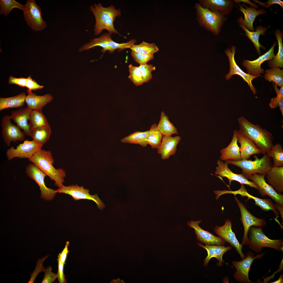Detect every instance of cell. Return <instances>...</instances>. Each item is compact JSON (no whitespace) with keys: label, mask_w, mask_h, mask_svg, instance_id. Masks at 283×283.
Masks as SVG:
<instances>
[{"label":"cell","mask_w":283,"mask_h":283,"mask_svg":"<svg viewBox=\"0 0 283 283\" xmlns=\"http://www.w3.org/2000/svg\"><path fill=\"white\" fill-rule=\"evenodd\" d=\"M238 133L251 140L261 150L264 155L268 154L273 145L272 134L259 125L254 124L242 116L238 119Z\"/></svg>","instance_id":"6da1fadb"},{"label":"cell","mask_w":283,"mask_h":283,"mask_svg":"<svg viewBox=\"0 0 283 283\" xmlns=\"http://www.w3.org/2000/svg\"><path fill=\"white\" fill-rule=\"evenodd\" d=\"M90 9L94 14L95 20L94 30L95 35L100 34L104 29L108 31L111 34H119L114 27L113 23L116 17L121 15L120 9H116L113 5L105 7L101 3H98L91 5Z\"/></svg>","instance_id":"7a4b0ae2"},{"label":"cell","mask_w":283,"mask_h":283,"mask_svg":"<svg viewBox=\"0 0 283 283\" xmlns=\"http://www.w3.org/2000/svg\"><path fill=\"white\" fill-rule=\"evenodd\" d=\"M29 159L51 180H54L56 186L59 187L63 185L65 172L62 169H56L54 167V160L50 151L41 149Z\"/></svg>","instance_id":"3957f363"},{"label":"cell","mask_w":283,"mask_h":283,"mask_svg":"<svg viewBox=\"0 0 283 283\" xmlns=\"http://www.w3.org/2000/svg\"><path fill=\"white\" fill-rule=\"evenodd\" d=\"M254 160H243L236 161L228 160L225 162L237 166L242 170V174L248 179L249 177L254 173L265 175L273 167L271 157L267 154L264 155L261 158L256 155L254 156Z\"/></svg>","instance_id":"277c9868"},{"label":"cell","mask_w":283,"mask_h":283,"mask_svg":"<svg viewBox=\"0 0 283 283\" xmlns=\"http://www.w3.org/2000/svg\"><path fill=\"white\" fill-rule=\"evenodd\" d=\"M194 8L196 11V19L199 24L214 35H218L227 17L221 13L213 12L202 7L199 3H195Z\"/></svg>","instance_id":"5b68a950"},{"label":"cell","mask_w":283,"mask_h":283,"mask_svg":"<svg viewBox=\"0 0 283 283\" xmlns=\"http://www.w3.org/2000/svg\"><path fill=\"white\" fill-rule=\"evenodd\" d=\"M248 233L249 247L255 253L261 252L264 247L271 248L279 251H283V240L269 238L260 228L251 227Z\"/></svg>","instance_id":"8992f818"},{"label":"cell","mask_w":283,"mask_h":283,"mask_svg":"<svg viewBox=\"0 0 283 283\" xmlns=\"http://www.w3.org/2000/svg\"><path fill=\"white\" fill-rule=\"evenodd\" d=\"M25 20L27 25L35 31L42 30L47 26L43 20L41 9L34 0H28L22 10Z\"/></svg>","instance_id":"52a82bcc"},{"label":"cell","mask_w":283,"mask_h":283,"mask_svg":"<svg viewBox=\"0 0 283 283\" xmlns=\"http://www.w3.org/2000/svg\"><path fill=\"white\" fill-rule=\"evenodd\" d=\"M57 193H63L72 196L74 200L88 199L94 201L96 204L98 209L102 210L105 205L99 198L97 194L91 195L89 193V190L85 189L82 186L77 185L65 186L63 185L56 190Z\"/></svg>","instance_id":"ba28073f"},{"label":"cell","mask_w":283,"mask_h":283,"mask_svg":"<svg viewBox=\"0 0 283 283\" xmlns=\"http://www.w3.org/2000/svg\"><path fill=\"white\" fill-rule=\"evenodd\" d=\"M25 172L27 176L34 180L38 184L41 192V198L50 201L55 197L56 190L47 187L44 182L46 175L35 165L30 163L26 167Z\"/></svg>","instance_id":"9c48e42d"},{"label":"cell","mask_w":283,"mask_h":283,"mask_svg":"<svg viewBox=\"0 0 283 283\" xmlns=\"http://www.w3.org/2000/svg\"><path fill=\"white\" fill-rule=\"evenodd\" d=\"M265 253L255 256L252 252L247 253L246 256L241 261H233L232 264L236 269V271L233 275L235 279L242 282L252 283L249 279V272L253 260L255 259L261 258Z\"/></svg>","instance_id":"30bf717a"},{"label":"cell","mask_w":283,"mask_h":283,"mask_svg":"<svg viewBox=\"0 0 283 283\" xmlns=\"http://www.w3.org/2000/svg\"><path fill=\"white\" fill-rule=\"evenodd\" d=\"M236 47L233 46L231 48H227L225 51V54L228 57L230 63V69L229 73L226 76V80H229L232 76L237 75L243 78L244 81L248 84L253 93L255 94L257 93L256 89L253 85L252 81L254 79L261 75L254 76L246 73L242 70L236 64L235 59Z\"/></svg>","instance_id":"8fae6325"},{"label":"cell","mask_w":283,"mask_h":283,"mask_svg":"<svg viewBox=\"0 0 283 283\" xmlns=\"http://www.w3.org/2000/svg\"><path fill=\"white\" fill-rule=\"evenodd\" d=\"M42 146L34 140L31 141L26 140L17 146L16 148L12 146L8 149L6 153L7 157L9 160L15 157L29 159Z\"/></svg>","instance_id":"7c38bea8"},{"label":"cell","mask_w":283,"mask_h":283,"mask_svg":"<svg viewBox=\"0 0 283 283\" xmlns=\"http://www.w3.org/2000/svg\"><path fill=\"white\" fill-rule=\"evenodd\" d=\"M10 119V116L6 115L1 120L2 137L6 145L8 146L12 142L24 140L25 137L24 133L18 126L12 124Z\"/></svg>","instance_id":"4fadbf2b"},{"label":"cell","mask_w":283,"mask_h":283,"mask_svg":"<svg viewBox=\"0 0 283 283\" xmlns=\"http://www.w3.org/2000/svg\"><path fill=\"white\" fill-rule=\"evenodd\" d=\"M235 198L239 208L241 215V219L244 228V233L242 240V246L248 244L249 240L248 237L249 228L254 226L260 228L265 224L262 219L258 218L253 215L247 209L246 207L235 196Z\"/></svg>","instance_id":"5bb4252c"},{"label":"cell","mask_w":283,"mask_h":283,"mask_svg":"<svg viewBox=\"0 0 283 283\" xmlns=\"http://www.w3.org/2000/svg\"><path fill=\"white\" fill-rule=\"evenodd\" d=\"M266 175L254 173L251 175L248 179L253 181L256 185L258 190L262 196L268 195L275 202L283 206V195L276 192L266 182L265 179Z\"/></svg>","instance_id":"9a60e30c"},{"label":"cell","mask_w":283,"mask_h":283,"mask_svg":"<svg viewBox=\"0 0 283 283\" xmlns=\"http://www.w3.org/2000/svg\"><path fill=\"white\" fill-rule=\"evenodd\" d=\"M214 230L220 237L235 248L242 259L246 257L242 251L243 246L238 242L235 233L232 231L231 222L230 220H226L225 224L222 226H216Z\"/></svg>","instance_id":"2e32d148"},{"label":"cell","mask_w":283,"mask_h":283,"mask_svg":"<svg viewBox=\"0 0 283 283\" xmlns=\"http://www.w3.org/2000/svg\"><path fill=\"white\" fill-rule=\"evenodd\" d=\"M276 45L277 43L275 42L268 51L254 60L250 61L244 60L242 64L246 68L248 74L256 76L264 73V70L261 68V65L265 61L271 59L274 57V50Z\"/></svg>","instance_id":"e0dca14e"},{"label":"cell","mask_w":283,"mask_h":283,"mask_svg":"<svg viewBox=\"0 0 283 283\" xmlns=\"http://www.w3.org/2000/svg\"><path fill=\"white\" fill-rule=\"evenodd\" d=\"M218 166L216 167L215 173L218 176L227 178L230 185L232 181H237L242 184H245L258 189V188L253 182L249 181L242 174H237L232 172L228 166V164L222 160H217Z\"/></svg>","instance_id":"ac0fdd59"},{"label":"cell","mask_w":283,"mask_h":283,"mask_svg":"<svg viewBox=\"0 0 283 283\" xmlns=\"http://www.w3.org/2000/svg\"><path fill=\"white\" fill-rule=\"evenodd\" d=\"M202 220H190L187 222L189 227L195 230L197 240L201 243L209 245L224 246L226 241L220 237L215 236L208 231L202 229L199 226Z\"/></svg>","instance_id":"d6986e66"},{"label":"cell","mask_w":283,"mask_h":283,"mask_svg":"<svg viewBox=\"0 0 283 283\" xmlns=\"http://www.w3.org/2000/svg\"><path fill=\"white\" fill-rule=\"evenodd\" d=\"M240 8V11L244 15V19L241 17L237 20L239 24H242L249 30L254 31L253 24L256 17L260 14H265L266 11L264 9H259L257 10L255 8L251 7H248L243 4L242 6L238 3Z\"/></svg>","instance_id":"ffe728a7"},{"label":"cell","mask_w":283,"mask_h":283,"mask_svg":"<svg viewBox=\"0 0 283 283\" xmlns=\"http://www.w3.org/2000/svg\"><path fill=\"white\" fill-rule=\"evenodd\" d=\"M181 138V137L178 136L163 137L160 145L157 149L158 153L161 155L162 159H168L170 156L175 154L177 145Z\"/></svg>","instance_id":"44dd1931"},{"label":"cell","mask_w":283,"mask_h":283,"mask_svg":"<svg viewBox=\"0 0 283 283\" xmlns=\"http://www.w3.org/2000/svg\"><path fill=\"white\" fill-rule=\"evenodd\" d=\"M198 2L202 7L221 13L225 16L228 15L234 7L233 2L230 0H199Z\"/></svg>","instance_id":"7402d4cb"},{"label":"cell","mask_w":283,"mask_h":283,"mask_svg":"<svg viewBox=\"0 0 283 283\" xmlns=\"http://www.w3.org/2000/svg\"><path fill=\"white\" fill-rule=\"evenodd\" d=\"M197 245L205 249L207 251L208 255L204 261V266L206 267L210 260L213 258H216L219 261L216 264L219 266L223 265L222 262L224 263L222 259L224 254L227 251L230 250L231 247L230 246L225 247L224 246L209 245L205 244L204 246L198 243Z\"/></svg>","instance_id":"603a6c76"},{"label":"cell","mask_w":283,"mask_h":283,"mask_svg":"<svg viewBox=\"0 0 283 283\" xmlns=\"http://www.w3.org/2000/svg\"><path fill=\"white\" fill-rule=\"evenodd\" d=\"M111 35V34L109 33H106L98 37L91 39L89 42L85 43L79 48V52H80L87 50L97 46L102 48L101 51L102 53H105L107 51H109L115 43L112 40Z\"/></svg>","instance_id":"cb8c5ba5"},{"label":"cell","mask_w":283,"mask_h":283,"mask_svg":"<svg viewBox=\"0 0 283 283\" xmlns=\"http://www.w3.org/2000/svg\"><path fill=\"white\" fill-rule=\"evenodd\" d=\"M237 142L240 145V148L242 160H248L252 155L262 153L260 149L251 140L238 133Z\"/></svg>","instance_id":"d4e9b609"},{"label":"cell","mask_w":283,"mask_h":283,"mask_svg":"<svg viewBox=\"0 0 283 283\" xmlns=\"http://www.w3.org/2000/svg\"><path fill=\"white\" fill-rule=\"evenodd\" d=\"M238 135L237 131L235 130L230 143L227 147L220 151L221 155L220 158L221 160L225 161L228 160L236 161L242 160L240 148L237 144Z\"/></svg>","instance_id":"484cf974"},{"label":"cell","mask_w":283,"mask_h":283,"mask_svg":"<svg viewBox=\"0 0 283 283\" xmlns=\"http://www.w3.org/2000/svg\"><path fill=\"white\" fill-rule=\"evenodd\" d=\"M28 95L25 99L27 107L30 110L42 109L48 103L51 102L53 96L50 94L39 96L33 93L32 90L28 89Z\"/></svg>","instance_id":"4316f807"},{"label":"cell","mask_w":283,"mask_h":283,"mask_svg":"<svg viewBox=\"0 0 283 283\" xmlns=\"http://www.w3.org/2000/svg\"><path fill=\"white\" fill-rule=\"evenodd\" d=\"M31 110L27 107L21 108L13 111L10 116V119L16 124L17 126L23 130L25 134L29 136H30L31 130L28 121Z\"/></svg>","instance_id":"83f0119b"},{"label":"cell","mask_w":283,"mask_h":283,"mask_svg":"<svg viewBox=\"0 0 283 283\" xmlns=\"http://www.w3.org/2000/svg\"><path fill=\"white\" fill-rule=\"evenodd\" d=\"M265 177L268 183L277 193L283 192V166L273 167L268 171Z\"/></svg>","instance_id":"f1b7e54d"},{"label":"cell","mask_w":283,"mask_h":283,"mask_svg":"<svg viewBox=\"0 0 283 283\" xmlns=\"http://www.w3.org/2000/svg\"><path fill=\"white\" fill-rule=\"evenodd\" d=\"M242 186L238 190L235 191H230V193L235 195L239 194L241 195L246 196L248 198L253 199L255 202V204L260 207L263 210H272L276 217L279 216V214L277 210L275 204L272 200L269 199H262L251 195L248 193Z\"/></svg>","instance_id":"f546056e"},{"label":"cell","mask_w":283,"mask_h":283,"mask_svg":"<svg viewBox=\"0 0 283 283\" xmlns=\"http://www.w3.org/2000/svg\"><path fill=\"white\" fill-rule=\"evenodd\" d=\"M239 25L245 31V35L247 36L254 44L258 54L260 55L261 52L260 50V47L262 48L263 50H265V48L262 46L259 43V36L261 35H265L268 28L263 27L260 26L256 27L255 28V31L252 32L248 30L242 24H239Z\"/></svg>","instance_id":"4dcf8cb0"},{"label":"cell","mask_w":283,"mask_h":283,"mask_svg":"<svg viewBox=\"0 0 283 283\" xmlns=\"http://www.w3.org/2000/svg\"><path fill=\"white\" fill-rule=\"evenodd\" d=\"M26 96L25 92L12 97L0 98V111L9 108H18L23 106Z\"/></svg>","instance_id":"1f68e13d"},{"label":"cell","mask_w":283,"mask_h":283,"mask_svg":"<svg viewBox=\"0 0 283 283\" xmlns=\"http://www.w3.org/2000/svg\"><path fill=\"white\" fill-rule=\"evenodd\" d=\"M51 133V130L49 124L31 130L30 136L39 145L43 146L49 139Z\"/></svg>","instance_id":"d6a6232c"},{"label":"cell","mask_w":283,"mask_h":283,"mask_svg":"<svg viewBox=\"0 0 283 283\" xmlns=\"http://www.w3.org/2000/svg\"><path fill=\"white\" fill-rule=\"evenodd\" d=\"M275 34L278 44V50L276 56L268 60V66L270 68L283 67V46L282 34L279 29H276Z\"/></svg>","instance_id":"836d02e7"},{"label":"cell","mask_w":283,"mask_h":283,"mask_svg":"<svg viewBox=\"0 0 283 283\" xmlns=\"http://www.w3.org/2000/svg\"><path fill=\"white\" fill-rule=\"evenodd\" d=\"M157 127L163 137L178 134L177 128L171 122L168 116L163 111L161 113L160 119Z\"/></svg>","instance_id":"e575fe53"},{"label":"cell","mask_w":283,"mask_h":283,"mask_svg":"<svg viewBox=\"0 0 283 283\" xmlns=\"http://www.w3.org/2000/svg\"><path fill=\"white\" fill-rule=\"evenodd\" d=\"M29 120L31 130L38 127L47 126L49 124L47 119L42 112V109L31 110L29 114Z\"/></svg>","instance_id":"d590c367"},{"label":"cell","mask_w":283,"mask_h":283,"mask_svg":"<svg viewBox=\"0 0 283 283\" xmlns=\"http://www.w3.org/2000/svg\"><path fill=\"white\" fill-rule=\"evenodd\" d=\"M148 133L149 130L143 132H135L122 138L121 142L125 143L138 144L143 147H145L148 144Z\"/></svg>","instance_id":"8d00e7d4"},{"label":"cell","mask_w":283,"mask_h":283,"mask_svg":"<svg viewBox=\"0 0 283 283\" xmlns=\"http://www.w3.org/2000/svg\"><path fill=\"white\" fill-rule=\"evenodd\" d=\"M157 125L154 123L151 125L149 130L147 143L152 148L157 149L159 147L162 138V135L157 128Z\"/></svg>","instance_id":"74e56055"},{"label":"cell","mask_w":283,"mask_h":283,"mask_svg":"<svg viewBox=\"0 0 283 283\" xmlns=\"http://www.w3.org/2000/svg\"><path fill=\"white\" fill-rule=\"evenodd\" d=\"M263 76L269 82L273 81L281 87L283 85V70L280 68H273L266 70Z\"/></svg>","instance_id":"f35d334b"},{"label":"cell","mask_w":283,"mask_h":283,"mask_svg":"<svg viewBox=\"0 0 283 283\" xmlns=\"http://www.w3.org/2000/svg\"><path fill=\"white\" fill-rule=\"evenodd\" d=\"M267 154L273 159V167L283 166V148L280 144L277 143L273 145Z\"/></svg>","instance_id":"ab89813d"},{"label":"cell","mask_w":283,"mask_h":283,"mask_svg":"<svg viewBox=\"0 0 283 283\" xmlns=\"http://www.w3.org/2000/svg\"><path fill=\"white\" fill-rule=\"evenodd\" d=\"M132 51L146 55H154L159 50L154 43H149L144 41L139 45H133L130 48Z\"/></svg>","instance_id":"60d3db41"},{"label":"cell","mask_w":283,"mask_h":283,"mask_svg":"<svg viewBox=\"0 0 283 283\" xmlns=\"http://www.w3.org/2000/svg\"><path fill=\"white\" fill-rule=\"evenodd\" d=\"M0 14L7 17L14 8L22 10L24 5L15 0H0Z\"/></svg>","instance_id":"b9f144b4"},{"label":"cell","mask_w":283,"mask_h":283,"mask_svg":"<svg viewBox=\"0 0 283 283\" xmlns=\"http://www.w3.org/2000/svg\"><path fill=\"white\" fill-rule=\"evenodd\" d=\"M128 67L129 72L128 78L135 86L142 85L144 82L139 67L130 64Z\"/></svg>","instance_id":"7bdbcfd3"},{"label":"cell","mask_w":283,"mask_h":283,"mask_svg":"<svg viewBox=\"0 0 283 283\" xmlns=\"http://www.w3.org/2000/svg\"><path fill=\"white\" fill-rule=\"evenodd\" d=\"M138 67L144 82L146 83L151 80L152 78L151 73L156 69L155 67L152 64H148L147 63L140 64Z\"/></svg>","instance_id":"ee69618b"},{"label":"cell","mask_w":283,"mask_h":283,"mask_svg":"<svg viewBox=\"0 0 283 283\" xmlns=\"http://www.w3.org/2000/svg\"><path fill=\"white\" fill-rule=\"evenodd\" d=\"M48 256V255H47L38 259L36 263V268L34 270L31 274L30 278L28 283H34L37 275L41 272H44L45 269L43 266V263L45 259Z\"/></svg>","instance_id":"f6af8a7d"},{"label":"cell","mask_w":283,"mask_h":283,"mask_svg":"<svg viewBox=\"0 0 283 283\" xmlns=\"http://www.w3.org/2000/svg\"><path fill=\"white\" fill-rule=\"evenodd\" d=\"M131 56L135 61L139 64L147 63L149 61L154 59V55L140 54L132 51Z\"/></svg>","instance_id":"bcb514c9"},{"label":"cell","mask_w":283,"mask_h":283,"mask_svg":"<svg viewBox=\"0 0 283 283\" xmlns=\"http://www.w3.org/2000/svg\"><path fill=\"white\" fill-rule=\"evenodd\" d=\"M52 268L50 266L47 268L44 271V276L41 283H52L57 278V273H54L52 271Z\"/></svg>","instance_id":"7dc6e473"},{"label":"cell","mask_w":283,"mask_h":283,"mask_svg":"<svg viewBox=\"0 0 283 283\" xmlns=\"http://www.w3.org/2000/svg\"><path fill=\"white\" fill-rule=\"evenodd\" d=\"M269 106L272 109H274L279 106V109L283 116V96L279 95H276V97H273L271 99Z\"/></svg>","instance_id":"c3c4849f"},{"label":"cell","mask_w":283,"mask_h":283,"mask_svg":"<svg viewBox=\"0 0 283 283\" xmlns=\"http://www.w3.org/2000/svg\"><path fill=\"white\" fill-rule=\"evenodd\" d=\"M58 262V270L57 274V278L59 283H67V280L65 278V276L64 273V264L62 263L59 259L57 258Z\"/></svg>","instance_id":"681fc988"},{"label":"cell","mask_w":283,"mask_h":283,"mask_svg":"<svg viewBox=\"0 0 283 283\" xmlns=\"http://www.w3.org/2000/svg\"><path fill=\"white\" fill-rule=\"evenodd\" d=\"M26 87L29 90H35L38 89H42L44 86L38 84L35 80L32 79L30 75L27 78Z\"/></svg>","instance_id":"f907efd6"},{"label":"cell","mask_w":283,"mask_h":283,"mask_svg":"<svg viewBox=\"0 0 283 283\" xmlns=\"http://www.w3.org/2000/svg\"><path fill=\"white\" fill-rule=\"evenodd\" d=\"M27 78H16L10 76L9 79V84H15L19 86L26 87Z\"/></svg>","instance_id":"816d5d0a"},{"label":"cell","mask_w":283,"mask_h":283,"mask_svg":"<svg viewBox=\"0 0 283 283\" xmlns=\"http://www.w3.org/2000/svg\"><path fill=\"white\" fill-rule=\"evenodd\" d=\"M69 244V242H66V245L64 249L61 252L59 253L58 256V258L60 260L61 262L64 265L66 260L67 256L69 252L68 247Z\"/></svg>","instance_id":"f5cc1de1"},{"label":"cell","mask_w":283,"mask_h":283,"mask_svg":"<svg viewBox=\"0 0 283 283\" xmlns=\"http://www.w3.org/2000/svg\"><path fill=\"white\" fill-rule=\"evenodd\" d=\"M254 1L260 5L266 8L269 7L272 4H279L282 8H283V2L279 0H269L267 2L263 3L257 0H254Z\"/></svg>","instance_id":"db71d44e"},{"label":"cell","mask_w":283,"mask_h":283,"mask_svg":"<svg viewBox=\"0 0 283 283\" xmlns=\"http://www.w3.org/2000/svg\"><path fill=\"white\" fill-rule=\"evenodd\" d=\"M235 3H240L241 2H243L245 3H248L249 4L251 7L255 8L258 9V6L256 5L255 3H252L250 0H233Z\"/></svg>","instance_id":"11a10c76"},{"label":"cell","mask_w":283,"mask_h":283,"mask_svg":"<svg viewBox=\"0 0 283 283\" xmlns=\"http://www.w3.org/2000/svg\"><path fill=\"white\" fill-rule=\"evenodd\" d=\"M276 208L279 211L283 219V206L275 203V204Z\"/></svg>","instance_id":"9f6ffc18"},{"label":"cell","mask_w":283,"mask_h":283,"mask_svg":"<svg viewBox=\"0 0 283 283\" xmlns=\"http://www.w3.org/2000/svg\"><path fill=\"white\" fill-rule=\"evenodd\" d=\"M283 276L282 274H280L279 279L273 282L272 283H280L283 282Z\"/></svg>","instance_id":"6f0895ef"}]
</instances>
